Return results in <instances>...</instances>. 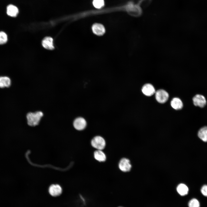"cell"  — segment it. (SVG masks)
Listing matches in <instances>:
<instances>
[{"label": "cell", "instance_id": "18", "mask_svg": "<svg viewBox=\"0 0 207 207\" xmlns=\"http://www.w3.org/2000/svg\"><path fill=\"white\" fill-rule=\"evenodd\" d=\"M188 206L189 207H200V204L197 199L194 198L189 201Z\"/></svg>", "mask_w": 207, "mask_h": 207}, {"label": "cell", "instance_id": "20", "mask_svg": "<svg viewBox=\"0 0 207 207\" xmlns=\"http://www.w3.org/2000/svg\"><path fill=\"white\" fill-rule=\"evenodd\" d=\"M152 1V0H139L137 4L142 9L148 6Z\"/></svg>", "mask_w": 207, "mask_h": 207}, {"label": "cell", "instance_id": "3", "mask_svg": "<svg viewBox=\"0 0 207 207\" xmlns=\"http://www.w3.org/2000/svg\"><path fill=\"white\" fill-rule=\"evenodd\" d=\"M129 14L135 17L140 16L142 14V9L138 4L131 3L128 6Z\"/></svg>", "mask_w": 207, "mask_h": 207}, {"label": "cell", "instance_id": "12", "mask_svg": "<svg viewBox=\"0 0 207 207\" xmlns=\"http://www.w3.org/2000/svg\"><path fill=\"white\" fill-rule=\"evenodd\" d=\"M18 12V8L16 6L12 4H10L7 6L6 13L8 16L11 17H15L17 16Z\"/></svg>", "mask_w": 207, "mask_h": 207}, {"label": "cell", "instance_id": "2", "mask_svg": "<svg viewBox=\"0 0 207 207\" xmlns=\"http://www.w3.org/2000/svg\"><path fill=\"white\" fill-rule=\"evenodd\" d=\"M92 146L97 150H102L105 147L106 142L104 139L100 136L94 137L91 140Z\"/></svg>", "mask_w": 207, "mask_h": 207}, {"label": "cell", "instance_id": "21", "mask_svg": "<svg viewBox=\"0 0 207 207\" xmlns=\"http://www.w3.org/2000/svg\"><path fill=\"white\" fill-rule=\"evenodd\" d=\"M7 39V36L6 33L3 31L0 32V45L6 43Z\"/></svg>", "mask_w": 207, "mask_h": 207}, {"label": "cell", "instance_id": "7", "mask_svg": "<svg viewBox=\"0 0 207 207\" xmlns=\"http://www.w3.org/2000/svg\"><path fill=\"white\" fill-rule=\"evenodd\" d=\"M91 29L93 33L98 36H102L106 32L104 26L102 24L99 23L93 24L92 26Z\"/></svg>", "mask_w": 207, "mask_h": 207}, {"label": "cell", "instance_id": "5", "mask_svg": "<svg viewBox=\"0 0 207 207\" xmlns=\"http://www.w3.org/2000/svg\"><path fill=\"white\" fill-rule=\"evenodd\" d=\"M73 125L74 128L78 131L82 130L84 129L87 125L86 120L82 117L76 118L73 122Z\"/></svg>", "mask_w": 207, "mask_h": 207}, {"label": "cell", "instance_id": "15", "mask_svg": "<svg viewBox=\"0 0 207 207\" xmlns=\"http://www.w3.org/2000/svg\"><path fill=\"white\" fill-rule=\"evenodd\" d=\"M198 136L204 142H207V126L202 127L198 131Z\"/></svg>", "mask_w": 207, "mask_h": 207}, {"label": "cell", "instance_id": "10", "mask_svg": "<svg viewBox=\"0 0 207 207\" xmlns=\"http://www.w3.org/2000/svg\"><path fill=\"white\" fill-rule=\"evenodd\" d=\"M142 91L145 95L148 96H151L155 93V90L153 86L149 83L144 85L142 87Z\"/></svg>", "mask_w": 207, "mask_h": 207}, {"label": "cell", "instance_id": "17", "mask_svg": "<svg viewBox=\"0 0 207 207\" xmlns=\"http://www.w3.org/2000/svg\"><path fill=\"white\" fill-rule=\"evenodd\" d=\"M11 80L7 76L0 77V88L9 87L11 85Z\"/></svg>", "mask_w": 207, "mask_h": 207}, {"label": "cell", "instance_id": "16", "mask_svg": "<svg viewBox=\"0 0 207 207\" xmlns=\"http://www.w3.org/2000/svg\"><path fill=\"white\" fill-rule=\"evenodd\" d=\"M95 159L99 162H104L106 160V157L105 154L101 150H97L94 152Z\"/></svg>", "mask_w": 207, "mask_h": 207}, {"label": "cell", "instance_id": "6", "mask_svg": "<svg viewBox=\"0 0 207 207\" xmlns=\"http://www.w3.org/2000/svg\"><path fill=\"white\" fill-rule=\"evenodd\" d=\"M193 101L194 105L200 108L204 107L206 104V101L205 97L202 95L198 94L195 95Z\"/></svg>", "mask_w": 207, "mask_h": 207}, {"label": "cell", "instance_id": "8", "mask_svg": "<svg viewBox=\"0 0 207 207\" xmlns=\"http://www.w3.org/2000/svg\"><path fill=\"white\" fill-rule=\"evenodd\" d=\"M118 166L120 169L124 172L129 171L131 168L129 160L125 158H123L120 160Z\"/></svg>", "mask_w": 207, "mask_h": 207}, {"label": "cell", "instance_id": "19", "mask_svg": "<svg viewBox=\"0 0 207 207\" xmlns=\"http://www.w3.org/2000/svg\"><path fill=\"white\" fill-rule=\"evenodd\" d=\"M93 4L95 7L100 9L103 6L104 2L103 0H93Z\"/></svg>", "mask_w": 207, "mask_h": 207}, {"label": "cell", "instance_id": "23", "mask_svg": "<svg viewBox=\"0 0 207 207\" xmlns=\"http://www.w3.org/2000/svg\"></svg>", "mask_w": 207, "mask_h": 207}, {"label": "cell", "instance_id": "22", "mask_svg": "<svg viewBox=\"0 0 207 207\" xmlns=\"http://www.w3.org/2000/svg\"><path fill=\"white\" fill-rule=\"evenodd\" d=\"M201 192L203 195L207 197V185H204L202 186Z\"/></svg>", "mask_w": 207, "mask_h": 207}, {"label": "cell", "instance_id": "1", "mask_svg": "<svg viewBox=\"0 0 207 207\" xmlns=\"http://www.w3.org/2000/svg\"><path fill=\"white\" fill-rule=\"evenodd\" d=\"M43 114L41 111H38L34 112H29L26 116L27 124L31 126L38 125Z\"/></svg>", "mask_w": 207, "mask_h": 207}, {"label": "cell", "instance_id": "9", "mask_svg": "<svg viewBox=\"0 0 207 207\" xmlns=\"http://www.w3.org/2000/svg\"><path fill=\"white\" fill-rule=\"evenodd\" d=\"M49 192L51 195L53 197L57 196L62 193V189L58 184H52L49 188Z\"/></svg>", "mask_w": 207, "mask_h": 207}, {"label": "cell", "instance_id": "13", "mask_svg": "<svg viewBox=\"0 0 207 207\" xmlns=\"http://www.w3.org/2000/svg\"><path fill=\"white\" fill-rule=\"evenodd\" d=\"M170 104L172 108L176 110L181 109L183 107L182 101L178 98H173L171 101Z\"/></svg>", "mask_w": 207, "mask_h": 207}, {"label": "cell", "instance_id": "11", "mask_svg": "<svg viewBox=\"0 0 207 207\" xmlns=\"http://www.w3.org/2000/svg\"><path fill=\"white\" fill-rule=\"evenodd\" d=\"M42 45L45 49L48 50H53L54 49L53 38L49 37H46L43 39Z\"/></svg>", "mask_w": 207, "mask_h": 207}, {"label": "cell", "instance_id": "4", "mask_svg": "<svg viewBox=\"0 0 207 207\" xmlns=\"http://www.w3.org/2000/svg\"><path fill=\"white\" fill-rule=\"evenodd\" d=\"M168 93L163 89H160L155 92V98L156 100L160 103H164L168 99Z\"/></svg>", "mask_w": 207, "mask_h": 207}, {"label": "cell", "instance_id": "14", "mask_svg": "<svg viewBox=\"0 0 207 207\" xmlns=\"http://www.w3.org/2000/svg\"><path fill=\"white\" fill-rule=\"evenodd\" d=\"M178 193L181 196L187 195L189 191V189L185 184L181 183L179 184L177 188Z\"/></svg>", "mask_w": 207, "mask_h": 207}]
</instances>
